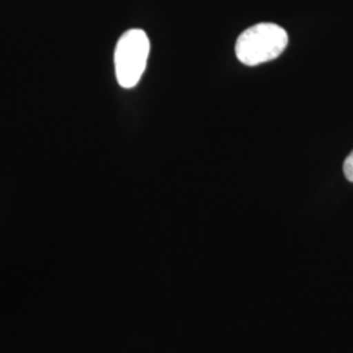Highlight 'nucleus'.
Listing matches in <instances>:
<instances>
[{
	"instance_id": "obj_3",
	"label": "nucleus",
	"mask_w": 353,
	"mask_h": 353,
	"mask_svg": "<svg viewBox=\"0 0 353 353\" xmlns=\"http://www.w3.org/2000/svg\"><path fill=\"white\" fill-rule=\"evenodd\" d=\"M343 172L344 176L350 181L353 182V151L350 153V156L345 159L344 165H343Z\"/></svg>"
},
{
	"instance_id": "obj_1",
	"label": "nucleus",
	"mask_w": 353,
	"mask_h": 353,
	"mask_svg": "<svg viewBox=\"0 0 353 353\" xmlns=\"http://www.w3.org/2000/svg\"><path fill=\"white\" fill-rule=\"evenodd\" d=\"M288 45L284 28L262 23L246 29L236 43V55L241 63L258 65L276 59Z\"/></svg>"
},
{
	"instance_id": "obj_2",
	"label": "nucleus",
	"mask_w": 353,
	"mask_h": 353,
	"mask_svg": "<svg viewBox=\"0 0 353 353\" xmlns=\"http://www.w3.org/2000/svg\"><path fill=\"white\" fill-rule=\"evenodd\" d=\"M150 50V38L141 29H130L119 38L114 52V64L117 80L122 88H134L139 83Z\"/></svg>"
}]
</instances>
